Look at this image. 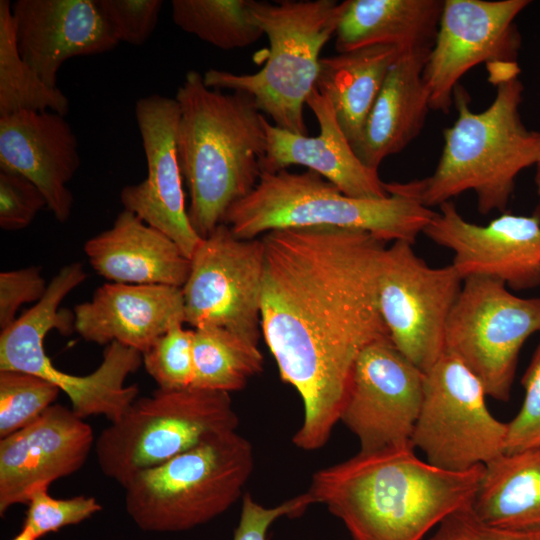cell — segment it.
I'll return each instance as SVG.
<instances>
[{
	"label": "cell",
	"mask_w": 540,
	"mask_h": 540,
	"mask_svg": "<svg viewBox=\"0 0 540 540\" xmlns=\"http://www.w3.org/2000/svg\"><path fill=\"white\" fill-rule=\"evenodd\" d=\"M261 240V334L303 402L293 443L316 450L340 421L359 354L389 337L378 305L386 242L329 226L274 230Z\"/></svg>",
	"instance_id": "1"
},
{
	"label": "cell",
	"mask_w": 540,
	"mask_h": 540,
	"mask_svg": "<svg viewBox=\"0 0 540 540\" xmlns=\"http://www.w3.org/2000/svg\"><path fill=\"white\" fill-rule=\"evenodd\" d=\"M484 465L449 471L422 461L412 444L360 451L316 471L308 493L339 518L353 540H422L470 506Z\"/></svg>",
	"instance_id": "2"
},
{
	"label": "cell",
	"mask_w": 540,
	"mask_h": 540,
	"mask_svg": "<svg viewBox=\"0 0 540 540\" xmlns=\"http://www.w3.org/2000/svg\"><path fill=\"white\" fill-rule=\"evenodd\" d=\"M178 158L188 189V216L201 238L224 222L232 205L249 195L262 173L265 116L242 92L209 88L190 70L178 87Z\"/></svg>",
	"instance_id": "3"
},
{
	"label": "cell",
	"mask_w": 540,
	"mask_h": 540,
	"mask_svg": "<svg viewBox=\"0 0 540 540\" xmlns=\"http://www.w3.org/2000/svg\"><path fill=\"white\" fill-rule=\"evenodd\" d=\"M492 103L482 112L469 107L461 85L454 91L458 116L444 131V146L432 175L410 181L426 207L440 206L473 191L479 213L503 211L515 179L535 166L540 155V132L528 129L520 115L523 84L519 77L501 80Z\"/></svg>",
	"instance_id": "4"
},
{
	"label": "cell",
	"mask_w": 540,
	"mask_h": 540,
	"mask_svg": "<svg viewBox=\"0 0 540 540\" xmlns=\"http://www.w3.org/2000/svg\"><path fill=\"white\" fill-rule=\"evenodd\" d=\"M385 198L351 197L307 170L262 171L252 192L227 211L224 224L251 240L286 228L329 226L368 232L384 242L414 244L435 217L407 183H384Z\"/></svg>",
	"instance_id": "5"
},
{
	"label": "cell",
	"mask_w": 540,
	"mask_h": 540,
	"mask_svg": "<svg viewBox=\"0 0 540 540\" xmlns=\"http://www.w3.org/2000/svg\"><path fill=\"white\" fill-rule=\"evenodd\" d=\"M346 1H250L256 24L269 41L264 66L253 74L209 69L207 87L250 95L275 126L306 135L304 106L316 88L320 53L336 33Z\"/></svg>",
	"instance_id": "6"
},
{
	"label": "cell",
	"mask_w": 540,
	"mask_h": 540,
	"mask_svg": "<svg viewBox=\"0 0 540 540\" xmlns=\"http://www.w3.org/2000/svg\"><path fill=\"white\" fill-rule=\"evenodd\" d=\"M253 468V447L245 437L236 430L211 435L137 473L124 487L125 509L142 531H187L228 510Z\"/></svg>",
	"instance_id": "7"
},
{
	"label": "cell",
	"mask_w": 540,
	"mask_h": 540,
	"mask_svg": "<svg viewBox=\"0 0 540 540\" xmlns=\"http://www.w3.org/2000/svg\"><path fill=\"white\" fill-rule=\"evenodd\" d=\"M87 278L78 262L62 267L48 284L44 296L0 334V371L15 370L39 376L64 392L76 415L105 416L118 421L138 398L137 385L128 376L143 365L142 353L118 342L108 344L103 360L88 375H73L57 368L45 352L48 332L70 334L74 315L59 310L63 299Z\"/></svg>",
	"instance_id": "8"
},
{
	"label": "cell",
	"mask_w": 540,
	"mask_h": 540,
	"mask_svg": "<svg viewBox=\"0 0 540 540\" xmlns=\"http://www.w3.org/2000/svg\"><path fill=\"white\" fill-rule=\"evenodd\" d=\"M239 418L230 394L187 387L158 388L138 397L95 441L102 473L123 488L139 472L158 466L211 435L235 431Z\"/></svg>",
	"instance_id": "9"
},
{
	"label": "cell",
	"mask_w": 540,
	"mask_h": 540,
	"mask_svg": "<svg viewBox=\"0 0 540 540\" xmlns=\"http://www.w3.org/2000/svg\"><path fill=\"white\" fill-rule=\"evenodd\" d=\"M540 333V298L513 294L500 280H463L447 320L444 353L455 356L481 381L487 396L507 401L525 341Z\"/></svg>",
	"instance_id": "10"
},
{
	"label": "cell",
	"mask_w": 540,
	"mask_h": 540,
	"mask_svg": "<svg viewBox=\"0 0 540 540\" xmlns=\"http://www.w3.org/2000/svg\"><path fill=\"white\" fill-rule=\"evenodd\" d=\"M481 381L459 359L444 353L424 373L423 400L411 437L427 462L467 471L504 454L507 423L489 411Z\"/></svg>",
	"instance_id": "11"
},
{
	"label": "cell",
	"mask_w": 540,
	"mask_h": 540,
	"mask_svg": "<svg viewBox=\"0 0 540 540\" xmlns=\"http://www.w3.org/2000/svg\"><path fill=\"white\" fill-rule=\"evenodd\" d=\"M463 279L449 264L430 267L413 244L385 248L378 277V305L395 347L423 373L444 354L447 320Z\"/></svg>",
	"instance_id": "12"
},
{
	"label": "cell",
	"mask_w": 540,
	"mask_h": 540,
	"mask_svg": "<svg viewBox=\"0 0 540 540\" xmlns=\"http://www.w3.org/2000/svg\"><path fill=\"white\" fill-rule=\"evenodd\" d=\"M264 245L245 240L222 223L190 258L182 287L185 323L224 328L257 345L261 335Z\"/></svg>",
	"instance_id": "13"
},
{
	"label": "cell",
	"mask_w": 540,
	"mask_h": 540,
	"mask_svg": "<svg viewBox=\"0 0 540 540\" xmlns=\"http://www.w3.org/2000/svg\"><path fill=\"white\" fill-rule=\"evenodd\" d=\"M528 0H445L423 69L430 109L449 112L459 80L472 68L516 62L520 36L514 21Z\"/></svg>",
	"instance_id": "14"
},
{
	"label": "cell",
	"mask_w": 540,
	"mask_h": 540,
	"mask_svg": "<svg viewBox=\"0 0 540 540\" xmlns=\"http://www.w3.org/2000/svg\"><path fill=\"white\" fill-rule=\"evenodd\" d=\"M424 373L389 337L367 345L351 377L342 421L371 452L411 443L423 400Z\"/></svg>",
	"instance_id": "15"
},
{
	"label": "cell",
	"mask_w": 540,
	"mask_h": 540,
	"mask_svg": "<svg viewBox=\"0 0 540 540\" xmlns=\"http://www.w3.org/2000/svg\"><path fill=\"white\" fill-rule=\"evenodd\" d=\"M423 233L454 254L452 265L464 280L483 276L513 290L540 285V215L502 213L487 225L466 220L452 201L440 206Z\"/></svg>",
	"instance_id": "16"
},
{
	"label": "cell",
	"mask_w": 540,
	"mask_h": 540,
	"mask_svg": "<svg viewBox=\"0 0 540 540\" xmlns=\"http://www.w3.org/2000/svg\"><path fill=\"white\" fill-rule=\"evenodd\" d=\"M137 126L147 163V177L122 188L124 210L173 240L191 258L203 238L194 230L185 205L178 158L180 108L175 98L153 94L135 104Z\"/></svg>",
	"instance_id": "17"
},
{
	"label": "cell",
	"mask_w": 540,
	"mask_h": 540,
	"mask_svg": "<svg viewBox=\"0 0 540 540\" xmlns=\"http://www.w3.org/2000/svg\"><path fill=\"white\" fill-rule=\"evenodd\" d=\"M93 429L72 408L53 404L33 423L0 438V515L79 471L95 446Z\"/></svg>",
	"instance_id": "18"
},
{
	"label": "cell",
	"mask_w": 540,
	"mask_h": 540,
	"mask_svg": "<svg viewBox=\"0 0 540 540\" xmlns=\"http://www.w3.org/2000/svg\"><path fill=\"white\" fill-rule=\"evenodd\" d=\"M11 12L21 58L51 87L68 59L119 44L96 0H17Z\"/></svg>",
	"instance_id": "19"
},
{
	"label": "cell",
	"mask_w": 540,
	"mask_h": 540,
	"mask_svg": "<svg viewBox=\"0 0 540 540\" xmlns=\"http://www.w3.org/2000/svg\"><path fill=\"white\" fill-rule=\"evenodd\" d=\"M79 166L78 140L65 116L19 111L0 117V170L18 173L36 185L59 222L71 215L68 183Z\"/></svg>",
	"instance_id": "20"
},
{
	"label": "cell",
	"mask_w": 540,
	"mask_h": 540,
	"mask_svg": "<svg viewBox=\"0 0 540 540\" xmlns=\"http://www.w3.org/2000/svg\"><path fill=\"white\" fill-rule=\"evenodd\" d=\"M74 329L86 341L118 342L142 354L165 332L185 323L182 288L106 283L74 308Z\"/></svg>",
	"instance_id": "21"
},
{
	"label": "cell",
	"mask_w": 540,
	"mask_h": 540,
	"mask_svg": "<svg viewBox=\"0 0 540 540\" xmlns=\"http://www.w3.org/2000/svg\"><path fill=\"white\" fill-rule=\"evenodd\" d=\"M306 105L320 128L315 137L295 134L264 119L266 156L262 171L276 172L291 165L305 166L336 186L342 193L357 198L380 199L387 193L375 171L362 163L343 132L330 100L314 88Z\"/></svg>",
	"instance_id": "22"
},
{
	"label": "cell",
	"mask_w": 540,
	"mask_h": 540,
	"mask_svg": "<svg viewBox=\"0 0 540 540\" xmlns=\"http://www.w3.org/2000/svg\"><path fill=\"white\" fill-rule=\"evenodd\" d=\"M84 251L94 270L115 283L182 288L190 271V259L173 240L127 210L87 240Z\"/></svg>",
	"instance_id": "23"
},
{
	"label": "cell",
	"mask_w": 540,
	"mask_h": 540,
	"mask_svg": "<svg viewBox=\"0 0 540 540\" xmlns=\"http://www.w3.org/2000/svg\"><path fill=\"white\" fill-rule=\"evenodd\" d=\"M429 49L400 51L390 67L353 149L367 167L378 171L382 161L402 151L424 126L430 109L423 81Z\"/></svg>",
	"instance_id": "24"
},
{
	"label": "cell",
	"mask_w": 540,
	"mask_h": 540,
	"mask_svg": "<svg viewBox=\"0 0 540 540\" xmlns=\"http://www.w3.org/2000/svg\"><path fill=\"white\" fill-rule=\"evenodd\" d=\"M441 0H346L336 30L338 53L386 45L403 50L431 49Z\"/></svg>",
	"instance_id": "25"
},
{
	"label": "cell",
	"mask_w": 540,
	"mask_h": 540,
	"mask_svg": "<svg viewBox=\"0 0 540 540\" xmlns=\"http://www.w3.org/2000/svg\"><path fill=\"white\" fill-rule=\"evenodd\" d=\"M471 508L490 526L540 531V445L485 464Z\"/></svg>",
	"instance_id": "26"
},
{
	"label": "cell",
	"mask_w": 540,
	"mask_h": 540,
	"mask_svg": "<svg viewBox=\"0 0 540 540\" xmlns=\"http://www.w3.org/2000/svg\"><path fill=\"white\" fill-rule=\"evenodd\" d=\"M400 51L376 45L320 59L316 89L330 100L352 148Z\"/></svg>",
	"instance_id": "27"
},
{
	"label": "cell",
	"mask_w": 540,
	"mask_h": 540,
	"mask_svg": "<svg viewBox=\"0 0 540 540\" xmlns=\"http://www.w3.org/2000/svg\"><path fill=\"white\" fill-rule=\"evenodd\" d=\"M257 345L215 326L194 329L191 387L230 393L262 371Z\"/></svg>",
	"instance_id": "28"
},
{
	"label": "cell",
	"mask_w": 540,
	"mask_h": 540,
	"mask_svg": "<svg viewBox=\"0 0 540 540\" xmlns=\"http://www.w3.org/2000/svg\"><path fill=\"white\" fill-rule=\"evenodd\" d=\"M9 0L0 1V117L19 111H52L63 116L69 100L47 85L21 58Z\"/></svg>",
	"instance_id": "29"
},
{
	"label": "cell",
	"mask_w": 540,
	"mask_h": 540,
	"mask_svg": "<svg viewBox=\"0 0 540 540\" xmlns=\"http://www.w3.org/2000/svg\"><path fill=\"white\" fill-rule=\"evenodd\" d=\"M251 0H173V22L222 50L244 48L264 36L250 11Z\"/></svg>",
	"instance_id": "30"
},
{
	"label": "cell",
	"mask_w": 540,
	"mask_h": 540,
	"mask_svg": "<svg viewBox=\"0 0 540 540\" xmlns=\"http://www.w3.org/2000/svg\"><path fill=\"white\" fill-rule=\"evenodd\" d=\"M60 390L22 371H0V438L30 425L54 404Z\"/></svg>",
	"instance_id": "31"
},
{
	"label": "cell",
	"mask_w": 540,
	"mask_h": 540,
	"mask_svg": "<svg viewBox=\"0 0 540 540\" xmlns=\"http://www.w3.org/2000/svg\"><path fill=\"white\" fill-rule=\"evenodd\" d=\"M194 330L178 324L161 335L146 350L143 365L158 388L174 390L191 387L193 380Z\"/></svg>",
	"instance_id": "32"
},
{
	"label": "cell",
	"mask_w": 540,
	"mask_h": 540,
	"mask_svg": "<svg viewBox=\"0 0 540 540\" xmlns=\"http://www.w3.org/2000/svg\"><path fill=\"white\" fill-rule=\"evenodd\" d=\"M23 525L31 529L39 539L49 533L79 524L102 510L101 504L91 496L79 495L56 499L48 489L34 492L27 502Z\"/></svg>",
	"instance_id": "33"
},
{
	"label": "cell",
	"mask_w": 540,
	"mask_h": 540,
	"mask_svg": "<svg viewBox=\"0 0 540 540\" xmlns=\"http://www.w3.org/2000/svg\"><path fill=\"white\" fill-rule=\"evenodd\" d=\"M118 42L141 46L156 29L161 0H96Z\"/></svg>",
	"instance_id": "34"
},
{
	"label": "cell",
	"mask_w": 540,
	"mask_h": 540,
	"mask_svg": "<svg viewBox=\"0 0 540 540\" xmlns=\"http://www.w3.org/2000/svg\"><path fill=\"white\" fill-rule=\"evenodd\" d=\"M524 401L518 414L507 423L504 453L540 445V340L522 379Z\"/></svg>",
	"instance_id": "35"
},
{
	"label": "cell",
	"mask_w": 540,
	"mask_h": 540,
	"mask_svg": "<svg viewBox=\"0 0 540 540\" xmlns=\"http://www.w3.org/2000/svg\"><path fill=\"white\" fill-rule=\"evenodd\" d=\"M43 207H47V202L36 185L18 173L0 170V227L3 230L26 228Z\"/></svg>",
	"instance_id": "36"
},
{
	"label": "cell",
	"mask_w": 540,
	"mask_h": 540,
	"mask_svg": "<svg viewBox=\"0 0 540 540\" xmlns=\"http://www.w3.org/2000/svg\"><path fill=\"white\" fill-rule=\"evenodd\" d=\"M314 503V498L307 491L277 506L265 507L246 493L242 499L240 520L233 540H267L268 531L276 520L298 517Z\"/></svg>",
	"instance_id": "37"
},
{
	"label": "cell",
	"mask_w": 540,
	"mask_h": 540,
	"mask_svg": "<svg viewBox=\"0 0 540 540\" xmlns=\"http://www.w3.org/2000/svg\"><path fill=\"white\" fill-rule=\"evenodd\" d=\"M48 285L39 267L3 271L0 273V328L10 326L18 309L26 303L38 302Z\"/></svg>",
	"instance_id": "38"
},
{
	"label": "cell",
	"mask_w": 540,
	"mask_h": 540,
	"mask_svg": "<svg viewBox=\"0 0 540 540\" xmlns=\"http://www.w3.org/2000/svg\"><path fill=\"white\" fill-rule=\"evenodd\" d=\"M428 540H540V531L490 526L475 515L470 505L443 520Z\"/></svg>",
	"instance_id": "39"
},
{
	"label": "cell",
	"mask_w": 540,
	"mask_h": 540,
	"mask_svg": "<svg viewBox=\"0 0 540 540\" xmlns=\"http://www.w3.org/2000/svg\"><path fill=\"white\" fill-rule=\"evenodd\" d=\"M11 540H38L35 534L31 531L29 527L23 525L21 530L17 535H15Z\"/></svg>",
	"instance_id": "40"
},
{
	"label": "cell",
	"mask_w": 540,
	"mask_h": 540,
	"mask_svg": "<svg viewBox=\"0 0 540 540\" xmlns=\"http://www.w3.org/2000/svg\"><path fill=\"white\" fill-rule=\"evenodd\" d=\"M536 167V173H535V185H536V191L539 198V204H540V155L539 158L535 164Z\"/></svg>",
	"instance_id": "41"
}]
</instances>
